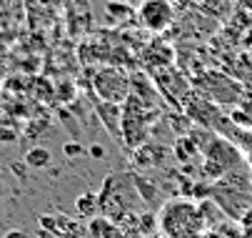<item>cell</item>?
Listing matches in <instances>:
<instances>
[{"label": "cell", "instance_id": "cell-15", "mask_svg": "<svg viewBox=\"0 0 252 238\" xmlns=\"http://www.w3.org/2000/svg\"><path fill=\"white\" fill-rule=\"evenodd\" d=\"M15 141V133L13 130H5V128H0V143H13Z\"/></svg>", "mask_w": 252, "mask_h": 238}, {"label": "cell", "instance_id": "cell-20", "mask_svg": "<svg viewBox=\"0 0 252 238\" xmlns=\"http://www.w3.org/2000/svg\"><path fill=\"white\" fill-rule=\"evenodd\" d=\"M40 238H43V236H40Z\"/></svg>", "mask_w": 252, "mask_h": 238}, {"label": "cell", "instance_id": "cell-1", "mask_svg": "<svg viewBox=\"0 0 252 238\" xmlns=\"http://www.w3.org/2000/svg\"><path fill=\"white\" fill-rule=\"evenodd\" d=\"M202 228H205L202 208L188 198H172L162 203L158 213V231L165 238H200Z\"/></svg>", "mask_w": 252, "mask_h": 238}, {"label": "cell", "instance_id": "cell-19", "mask_svg": "<svg viewBox=\"0 0 252 238\" xmlns=\"http://www.w3.org/2000/svg\"><path fill=\"white\" fill-rule=\"evenodd\" d=\"M125 3H142V0H125Z\"/></svg>", "mask_w": 252, "mask_h": 238}, {"label": "cell", "instance_id": "cell-2", "mask_svg": "<svg viewBox=\"0 0 252 238\" xmlns=\"http://www.w3.org/2000/svg\"><path fill=\"white\" fill-rule=\"evenodd\" d=\"M97 196H100V216L110 218L113 223H123L125 218H130L140 200L135 178H127V173L107 176Z\"/></svg>", "mask_w": 252, "mask_h": 238}, {"label": "cell", "instance_id": "cell-3", "mask_svg": "<svg viewBox=\"0 0 252 238\" xmlns=\"http://www.w3.org/2000/svg\"><path fill=\"white\" fill-rule=\"evenodd\" d=\"M202 151H205V173L210 178H222L242 163V153L222 138H212Z\"/></svg>", "mask_w": 252, "mask_h": 238}, {"label": "cell", "instance_id": "cell-10", "mask_svg": "<svg viewBox=\"0 0 252 238\" xmlns=\"http://www.w3.org/2000/svg\"><path fill=\"white\" fill-rule=\"evenodd\" d=\"M175 153H177V158H180V160H185V158H188L185 153L195 156V153H197V146H195L192 141H188V138H180V141H177V146H175Z\"/></svg>", "mask_w": 252, "mask_h": 238}, {"label": "cell", "instance_id": "cell-14", "mask_svg": "<svg viewBox=\"0 0 252 238\" xmlns=\"http://www.w3.org/2000/svg\"><path fill=\"white\" fill-rule=\"evenodd\" d=\"M3 238H30L23 228H10V231H5V236Z\"/></svg>", "mask_w": 252, "mask_h": 238}, {"label": "cell", "instance_id": "cell-7", "mask_svg": "<svg viewBox=\"0 0 252 238\" xmlns=\"http://www.w3.org/2000/svg\"><path fill=\"white\" fill-rule=\"evenodd\" d=\"M88 233L95 236V238H120L123 231L118 223H113L110 218H105V216H97L88 223Z\"/></svg>", "mask_w": 252, "mask_h": 238}, {"label": "cell", "instance_id": "cell-12", "mask_svg": "<svg viewBox=\"0 0 252 238\" xmlns=\"http://www.w3.org/2000/svg\"><path fill=\"white\" fill-rule=\"evenodd\" d=\"M242 231L252 238V208H247V211L242 213Z\"/></svg>", "mask_w": 252, "mask_h": 238}, {"label": "cell", "instance_id": "cell-18", "mask_svg": "<svg viewBox=\"0 0 252 238\" xmlns=\"http://www.w3.org/2000/svg\"><path fill=\"white\" fill-rule=\"evenodd\" d=\"M0 200H3V181H0Z\"/></svg>", "mask_w": 252, "mask_h": 238}, {"label": "cell", "instance_id": "cell-6", "mask_svg": "<svg viewBox=\"0 0 252 238\" xmlns=\"http://www.w3.org/2000/svg\"><path fill=\"white\" fill-rule=\"evenodd\" d=\"M162 156H165V148H160V146H140V148H135V156H132V160H135V165H140V168H150V165H160L162 163Z\"/></svg>", "mask_w": 252, "mask_h": 238}, {"label": "cell", "instance_id": "cell-11", "mask_svg": "<svg viewBox=\"0 0 252 238\" xmlns=\"http://www.w3.org/2000/svg\"><path fill=\"white\" fill-rule=\"evenodd\" d=\"M65 156H70V158H80V156H85V148L83 146H78V143H65Z\"/></svg>", "mask_w": 252, "mask_h": 238}, {"label": "cell", "instance_id": "cell-17", "mask_svg": "<svg viewBox=\"0 0 252 238\" xmlns=\"http://www.w3.org/2000/svg\"><path fill=\"white\" fill-rule=\"evenodd\" d=\"M18 3H20V0H0V8L5 10V8H13V5H18Z\"/></svg>", "mask_w": 252, "mask_h": 238}, {"label": "cell", "instance_id": "cell-5", "mask_svg": "<svg viewBox=\"0 0 252 238\" xmlns=\"http://www.w3.org/2000/svg\"><path fill=\"white\" fill-rule=\"evenodd\" d=\"M137 18L148 30L162 33L175 20V8L170 5V0H142L137 8Z\"/></svg>", "mask_w": 252, "mask_h": 238}, {"label": "cell", "instance_id": "cell-4", "mask_svg": "<svg viewBox=\"0 0 252 238\" xmlns=\"http://www.w3.org/2000/svg\"><path fill=\"white\" fill-rule=\"evenodd\" d=\"M95 93L105 100V103H123L130 98V80L118 71V68H102L93 80Z\"/></svg>", "mask_w": 252, "mask_h": 238}, {"label": "cell", "instance_id": "cell-9", "mask_svg": "<svg viewBox=\"0 0 252 238\" xmlns=\"http://www.w3.org/2000/svg\"><path fill=\"white\" fill-rule=\"evenodd\" d=\"M50 158H53V156H50L48 148L35 146V148H30V151L25 153V165L32 168V171H43V168L50 165Z\"/></svg>", "mask_w": 252, "mask_h": 238}, {"label": "cell", "instance_id": "cell-16", "mask_svg": "<svg viewBox=\"0 0 252 238\" xmlns=\"http://www.w3.org/2000/svg\"><path fill=\"white\" fill-rule=\"evenodd\" d=\"M38 5H43V8H60L65 0H35Z\"/></svg>", "mask_w": 252, "mask_h": 238}, {"label": "cell", "instance_id": "cell-13", "mask_svg": "<svg viewBox=\"0 0 252 238\" xmlns=\"http://www.w3.org/2000/svg\"><path fill=\"white\" fill-rule=\"evenodd\" d=\"M88 153H90V158H95V160H102V158H105V148H102V146H90Z\"/></svg>", "mask_w": 252, "mask_h": 238}, {"label": "cell", "instance_id": "cell-8", "mask_svg": "<svg viewBox=\"0 0 252 238\" xmlns=\"http://www.w3.org/2000/svg\"><path fill=\"white\" fill-rule=\"evenodd\" d=\"M75 211H78V216H83L88 221L97 218L100 216V196L97 193H80L75 198Z\"/></svg>", "mask_w": 252, "mask_h": 238}]
</instances>
